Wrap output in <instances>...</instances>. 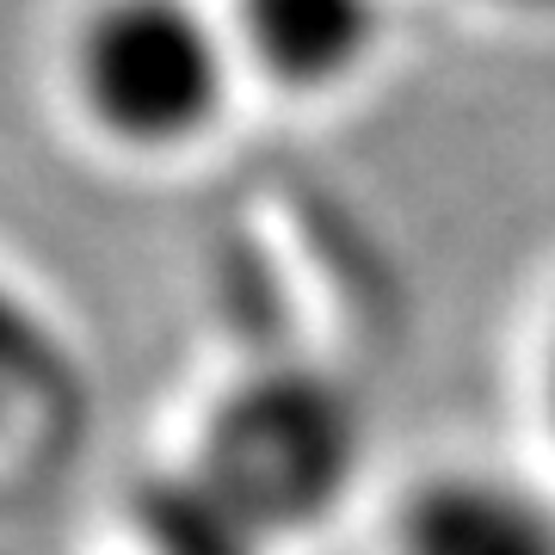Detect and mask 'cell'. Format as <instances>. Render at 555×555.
<instances>
[{
    "instance_id": "obj_1",
    "label": "cell",
    "mask_w": 555,
    "mask_h": 555,
    "mask_svg": "<svg viewBox=\"0 0 555 555\" xmlns=\"http://www.w3.org/2000/svg\"><path fill=\"white\" fill-rule=\"evenodd\" d=\"M68 80L100 137L179 155L229 112L235 38L198 0H93L68 43Z\"/></svg>"
},
{
    "instance_id": "obj_2",
    "label": "cell",
    "mask_w": 555,
    "mask_h": 555,
    "mask_svg": "<svg viewBox=\"0 0 555 555\" xmlns=\"http://www.w3.org/2000/svg\"><path fill=\"white\" fill-rule=\"evenodd\" d=\"M198 469L266 537L315 525L358 476L352 401L302 371L259 377L217 408Z\"/></svg>"
},
{
    "instance_id": "obj_3",
    "label": "cell",
    "mask_w": 555,
    "mask_h": 555,
    "mask_svg": "<svg viewBox=\"0 0 555 555\" xmlns=\"http://www.w3.org/2000/svg\"><path fill=\"white\" fill-rule=\"evenodd\" d=\"M401 555H555V506L488 469L420 481L396 525Z\"/></svg>"
},
{
    "instance_id": "obj_4",
    "label": "cell",
    "mask_w": 555,
    "mask_h": 555,
    "mask_svg": "<svg viewBox=\"0 0 555 555\" xmlns=\"http://www.w3.org/2000/svg\"><path fill=\"white\" fill-rule=\"evenodd\" d=\"M377 38L383 0H235V50L302 93L352 80Z\"/></svg>"
},
{
    "instance_id": "obj_5",
    "label": "cell",
    "mask_w": 555,
    "mask_h": 555,
    "mask_svg": "<svg viewBox=\"0 0 555 555\" xmlns=\"http://www.w3.org/2000/svg\"><path fill=\"white\" fill-rule=\"evenodd\" d=\"M137 525L149 555H266V531L204 476L198 463L185 476L142 488Z\"/></svg>"
},
{
    "instance_id": "obj_6",
    "label": "cell",
    "mask_w": 555,
    "mask_h": 555,
    "mask_svg": "<svg viewBox=\"0 0 555 555\" xmlns=\"http://www.w3.org/2000/svg\"><path fill=\"white\" fill-rule=\"evenodd\" d=\"M543 401H550V426H555V339H550V364H543Z\"/></svg>"
}]
</instances>
